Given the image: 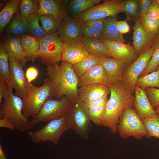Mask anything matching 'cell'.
<instances>
[{
    "label": "cell",
    "mask_w": 159,
    "mask_h": 159,
    "mask_svg": "<svg viewBox=\"0 0 159 159\" xmlns=\"http://www.w3.org/2000/svg\"><path fill=\"white\" fill-rule=\"evenodd\" d=\"M68 0H39L38 15L47 14L52 16L60 21L67 15L65 5Z\"/></svg>",
    "instance_id": "obj_18"
},
{
    "label": "cell",
    "mask_w": 159,
    "mask_h": 159,
    "mask_svg": "<svg viewBox=\"0 0 159 159\" xmlns=\"http://www.w3.org/2000/svg\"><path fill=\"white\" fill-rule=\"evenodd\" d=\"M26 32L31 33L33 36L40 39L47 34L39 23V15L36 14L26 19Z\"/></svg>",
    "instance_id": "obj_35"
},
{
    "label": "cell",
    "mask_w": 159,
    "mask_h": 159,
    "mask_svg": "<svg viewBox=\"0 0 159 159\" xmlns=\"http://www.w3.org/2000/svg\"><path fill=\"white\" fill-rule=\"evenodd\" d=\"M70 129L65 115L61 118L49 121L39 130L30 131L28 135L34 143L49 141L57 144L63 133Z\"/></svg>",
    "instance_id": "obj_10"
},
{
    "label": "cell",
    "mask_w": 159,
    "mask_h": 159,
    "mask_svg": "<svg viewBox=\"0 0 159 159\" xmlns=\"http://www.w3.org/2000/svg\"><path fill=\"white\" fill-rule=\"evenodd\" d=\"M26 62H33L37 59L40 49V39L34 36L22 35L20 37Z\"/></svg>",
    "instance_id": "obj_23"
},
{
    "label": "cell",
    "mask_w": 159,
    "mask_h": 159,
    "mask_svg": "<svg viewBox=\"0 0 159 159\" xmlns=\"http://www.w3.org/2000/svg\"><path fill=\"white\" fill-rule=\"evenodd\" d=\"M110 88V97L98 125L108 127L114 134L117 132V125L124 110L134 107L135 97L124 88L120 81L112 83Z\"/></svg>",
    "instance_id": "obj_2"
},
{
    "label": "cell",
    "mask_w": 159,
    "mask_h": 159,
    "mask_svg": "<svg viewBox=\"0 0 159 159\" xmlns=\"http://www.w3.org/2000/svg\"><path fill=\"white\" fill-rule=\"evenodd\" d=\"M80 42L89 54L101 57H112L106 46L101 39L83 36Z\"/></svg>",
    "instance_id": "obj_22"
},
{
    "label": "cell",
    "mask_w": 159,
    "mask_h": 159,
    "mask_svg": "<svg viewBox=\"0 0 159 159\" xmlns=\"http://www.w3.org/2000/svg\"><path fill=\"white\" fill-rule=\"evenodd\" d=\"M0 159H8L3 151L1 143H0Z\"/></svg>",
    "instance_id": "obj_50"
},
{
    "label": "cell",
    "mask_w": 159,
    "mask_h": 159,
    "mask_svg": "<svg viewBox=\"0 0 159 159\" xmlns=\"http://www.w3.org/2000/svg\"><path fill=\"white\" fill-rule=\"evenodd\" d=\"M107 96V95H106L99 99L87 103H85L86 106L89 108L93 107L105 105L108 101Z\"/></svg>",
    "instance_id": "obj_47"
},
{
    "label": "cell",
    "mask_w": 159,
    "mask_h": 159,
    "mask_svg": "<svg viewBox=\"0 0 159 159\" xmlns=\"http://www.w3.org/2000/svg\"><path fill=\"white\" fill-rule=\"evenodd\" d=\"M155 110L156 113L159 114V106L156 107Z\"/></svg>",
    "instance_id": "obj_51"
},
{
    "label": "cell",
    "mask_w": 159,
    "mask_h": 159,
    "mask_svg": "<svg viewBox=\"0 0 159 159\" xmlns=\"http://www.w3.org/2000/svg\"><path fill=\"white\" fill-rule=\"evenodd\" d=\"M106 46L112 57L122 62L130 64L138 57L134 47L130 42L102 39Z\"/></svg>",
    "instance_id": "obj_15"
},
{
    "label": "cell",
    "mask_w": 159,
    "mask_h": 159,
    "mask_svg": "<svg viewBox=\"0 0 159 159\" xmlns=\"http://www.w3.org/2000/svg\"><path fill=\"white\" fill-rule=\"evenodd\" d=\"M135 92L134 107L140 118L142 119L156 117L158 114L151 105L145 90L136 86Z\"/></svg>",
    "instance_id": "obj_17"
},
{
    "label": "cell",
    "mask_w": 159,
    "mask_h": 159,
    "mask_svg": "<svg viewBox=\"0 0 159 159\" xmlns=\"http://www.w3.org/2000/svg\"><path fill=\"white\" fill-rule=\"evenodd\" d=\"M13 90L8 84L4 102L0 105V118L9 119L15 125L16 129L24 132L32 128L35 124L23 115L22 100L13 93Z\"/></svg>",
    "instance_id": "obj_3"
},
{
    "label": "cell",
    "mask_w": 159,
    "mask_h": 159,
    "mask_svg": "<svg viewBox=\"0 0 159 159\" xmlns=\"http://www.w3.org/2000/svg\"><path fill=\"white\" fill-rule=\"evenodd\" d=\"M148 97L153 108L159 106V89L149 87L145 89Z\"/></svg>",
    "instance_id": "obj_41"
},
{
    "label": "cell",
    "mask_w": 159,
    "mask_h": 159,
    "mask_svg": "<svg viewBox=\"0 0 159 159\" xmlns=\"http://www.w3.org/2000/svg\"><path fill=\"white\" fill-rule=\"evenodd\" d=\"M81 31L83 37L89 38L102 39V33L94 28L81 22Z\"/></svg>",
    "instance_id": "obj_40"
},
{
    "label": "cell",
    "mask_w": 159,
    "mask_h": 159,
    "mask_svg": "<svg viewBox=\"0 0 159 159\" xmlns=\"http://www.w3.org/2000/svg\"><path fill=\"white\" fill-rule=\"evenodd\" d=\"M101 58L92 54L78 64L72 66L75 73L79 78L89 70L101 63Z\"/></svg>",
    "instance_id": "obj_27"
},
{
    "label": "cell",
    "mask_w": 159,
    "mask_h": 159,
    "mask_svg": "<svg viewBox=\"0 0 159 159\" xmlns=\"http://www.w3.org/2000/svg\"><path fill=\"white\" fill-rule=\"evenodd\" d=\"M140 17L144 28L148 32L159 34V21L151 18L146 15Z\"/></svg>",
    "instance_id": "obj_38"
},
{
    "label": "cell",
    "mask_w": 159,
    "mask_h": 159,
    "mask_svg": "<svg viewBox=\"0 0 159 159\" xmlns=\"http://www.w3.org/2000/svg\"><path fill=\"white\" fill-rule=\"evenodd\" d=\"M157 42L159 43V36L158 38Z\"/></svg>",
    "instance_id": "obj_52"
},
{
    "label": "cell",
    "mask_w": 159,
    "mask_h": 159,
    "mask_svg": "<svg viewBox=\"0 0 159 159\" xmlns=\"http://www.w3.org/2000/svg\"><path fill=\"white\" fill-rule=\"evenodd\" d=\"M110 87L100 84H92L78 88L79 98L85 103L100 99L110 93Z\"/></svg>",
    "instance_id": "obj_19"
},
{
    "label": "cell",
    "mask_w": 159,
    "mask_h": 159,
    "mask_svg": "<svg viewBox=\"0 0 159 159\" xmlns=\"http://www.w3.org/2000/svg\"><path fill=\"white\" fill-rule=\"evenodd\" d=\"M105 27L102 32V39L110 40L126 43L122 34L119 31L116 22V17H110L103 19Z\"/></svg>",
    "instance_id": "obj_25"
},
{
    "label": "cell",
    "mask_w": 159,
    "mask_h": 159,
    "mask_svg": "<svg viewBox=\"0 0 159 159\" xmlns=\"http://www.w3.org/2000/svg\"><path fill=\"white\" fill-rule=\"evenodd\" d=\"M154 51L146 67L139 77L144 76L156 70L159 66V43L154 45Z\"/></svg>",
    "instance_id": "obj_37"
},
{
    "label": "cell",
    "mask_w": 159,
    "mask_h": 159,
    "mask_svg": "<svg viewBox=\"0 0 159 159\" xmlns=\"http://www.w3.org/2000/svg\"><path fill=\"white\" fill-rule=\"evenodd\" d=\"M47 78L51 83L50 97L58 100L66 96L72 102L78 99V78L68 62L62 61L59 63L47 66Z\"/></svg>",
    "instance_id": "obj_1"
},
{
    "label": "cell",
    "mask_w": 159,
    "mask_h": 159,
    "mask_svg": "<svg viewBox=\"0 0 159 159\" xmlns=\"http://www.w3.org/2000/svg\"><path fill=\"white\" fill-rule=\"evenodd\" d=\"M0 127L9 129L11 131L16 129L15 125L9 119L3 118L0 119Z\"/></svg>",
    "instance_id": "obj_48"
},
{
    "label": "cell",
    "mask_w": 159,
    "mask_h": 159,
    "mask_svg": "<svg viewBox=\"0 0 159 159\" xmlns=\"http://www.w3.org/2000/svg\"><path fill=\"white\" fill-rule=\"evenodd\" d=\"M6 51L9 56L10 70L8 84L15 90L16 95L22 100L24 99L29 94V84L26 79L23 66L18 62L9 52Z\"/></svg>",
    "instance_id": "obj_12"
},
{
    "label": "cell",
    "mask_w": 159,
    "mask_h": 159,
    "mask_svg": "<svg viewBox=\"0 0 159 159\" xmlns=\"http://www.w3.org/2000/svg\"><path fill=\"white\" fill-rule=\"evenodd\" d=\"M116 130L120 136L123 138L132 136L140 140L146 135L142 120L132 107L124 110L117 125Z\"/></svg>",
    "instance_id": "obj_6"
},
{
    "label": "cell",
    "mask_w": 159,
    "mask_h": 159,
    "mask_svg": "<svg viewBox=\"0 0 159 159\" xmlns=\"http://www.w3.org/2000/svg\"><path fill=\"white\" fill-rule=\"evenodd\" d=\"M26 19L19 14H17L8 26L7 31L10 34L20 35L26 32Z\"/></svg>",
    "instance_id": "obj_31"
},
{
    "label": "cell",
    "mask_w": 159,
    "mask_h": 159,
    "mask_svg": "<svg viewBox=\"0 0 159 159\" xmlns=\"http://www.w3.org/2000/svg\"><path fill=\"white\" fill-rule=\"evenodd\" d=\"M101 0H71L68 1L67 10L74 18L85 11L95 5L100 4Z\"/></svg>",
    "instance_id": "obj_26"
},
{
    "label": "cell",
    "mask_w": 159,
    "mask_h": 159,
    "mask_svg": "<svg viewBox=\"0 0 159 159\" xmlns=\"http://www.w3.org/2000/svg\"><path fill=\"white\" fill-rule=\"evenodd\" d=\"M6 51L9 52L16 61L23 66L26 62L25 53L20 39L15 37H9L4 42Z\"/></svg>",
    "instance_id": "obj_24"
},
{
    "label": "cell",
    "mask_w": 159,
    "mask_h": 159,
    "mask_svg": "<svg viewBox=\"0 0 159 159\" xmlns=\"http://www.w3.org/2000/svg\"><path fill=\"white\" fill-rule=\"evenodd\" d=\"M116 24L119 32L122 34L130 32V26L126 20L122 21H117Z\"/></svg>",
    "instance_id": "obj_46"
},
{
    "label": "cell",
    "mask_w": 159,
    "mask_h": 159,
    "mask_svg": "<svg viewBox=\"0 0 159 159\" xmlns=\"http://www.w3.org/2000/svg\"><path fill=\"white\" fill-rule=\"evenodd\" d=\"M152 1L153 0H139L140 17L146 14Z\"/></svg>",
    "instance_id": "obj_45"
},
{
    "label": "cell",
    "mask_w": 159,
    "mask_h": 159,
    "mask_svg": "<svg viewBox=\"0 0 159 159\" xmlns=\"http://www.w3.org/2000/svg\"><path fill=\"white\" fill-rule=\"evenodd\" d=\"M156 1L158 4H159V0H156Z\"/></svg>",
    "instance_id": "obj_53"
},
{
    "label": "cell",
    "mask_w": 159,
    "mask_h": 159,
    "mask_svg": "<svg viewBox=\"0 0 159 159\" xmlns=\"http://www.w3.org/2000/svg\"><path fill=\"white\" fill-rule=\"evenodd\" d=\"M105 105L95 107L89 109V114L91 121L98 125L104 115Z\"/></svg>",
    "instance_id": "obj_39"
},
{
    "label": "cell",
    "mask_w": 159,
    "mask_h": 159,
    "mask_svg": "<svg viewBox=\"0 0 159 159\" xmlns=\"http://www.w3.org/2000/svg\"><path fill=\"white\" fill-rule=\"evenodd\" d=\"M145 15L151 18L159 21V4L156 0H153Z\"/></svg>",
    "instance_id": "obj_42"
},
{
    "label": "cell",
    "mask_w": 159,
    "mask_h": 159,
    "mask_svg": "<svg viewBox=\"0 0 159 159\" xmlns=\"http://www.w3.org/2000/svg\"><path fill=\"white\" fill-rule=\"evenodd\" d=\"M8 85L6 81L0 80V105L1 104L2 99L6 93Z\"/></svg>",
    "instance_id": "obj_49"
},
{
    "label": "cell",
    "mask_w": 159,
    "mask_h": 159,
    "mask_svg": "<svg viewBox=\"0 0 159 159\" xmlns=\"http://www.w3.org/2000/svg\"><path fill=\"white\" fill-rule=\"evenodd\" d=\"M136 86L144 90L149 87L159 88V66L155 71L139 77L136 82Z\"/></svg>",
    "instance_id": "obj_29"
},
{
    "label": "cell",
    "mask_w": 159,
    "mask_h": 159,
    "mask_svg": "<svg viewBox=\"0 0 159 159\" xmlns=\"http://www.w3.org/2000/svg\"><path fill=\"white\" fill-rule=\"evenodd\" d=\"M51 83L47 78L44 79L43 84L40 87H36L29 84V94L22 100V112L26 118L34 117L39 112L46 100L50 97Z\"/></svg>",
    "instance_id": "obj_5"
},
{
    "label": "cell",
    "mask_w": 159,
    "mask_h": 159,
    "mask_svg": "<svg viewBox=\"0 0 159 159\" xmlns=\"http://www.w3.org/2000/svg\"><path fill=\"white\" fill-rule=\"evenodd\" d=\"M89 54L80 42H64L62 61L67 62L73 66L80 62Z\"/></svg>",
    "instance_id": "obj_20"
},
{
    "label": "cell",
    "mask_w": 159,
    "mask_h": 159,
    "mask_svg": "<svg viewBox=\"0 0 159 159\" xmlns=\"http://www.w3.org/2000/svg\"><path fill=\"white\" fill-rule=\"evenodd\" d=\"M58 32L60 39L65 43L79 42L83 37L80 22L67 14L61 21Z\"/></svg>",
    "instance_id": "obj_14"
},
{
    "label": "cell",
    "mask_w": 159,
    "mask_h": 159,
    "mask_svg": "<svg viewBox=\"0 0 159 159\" xmlns=\"http://www.w3.org/2000/svg\"><path fill=\"white\" fill-rule=\"evenodd\" d=\"M112 83L105 69L100 63L78 78V87L79 88L92 84H100L110 87Z\"/></svg>",
    "instance_id": "obj_16"
},
{
    "label": "cell",
    "mask_w": 159,
    "mask_h": 159,
    "mask_svg": "<svg viewBox=\"0 0 159 159\" xmlns=\"http://www.w3.org/2000/svg\"><path fill=\"white\" fill-rule=\"evenodd\" d=\"M39 9L38 0H21L18 8L20 15L26 19L37 14Z\"/></svg>",
    "instance_id": "obj_30"
},
{
    "label": "cell",
    "mask_w": 159,
    "mask_h": 159,
    "mask_svg": "<svg viewBox=\"0 0 159 159\" xmlns=\"http://www.w3.org/2000/svg\"><path fill=\"white\" fill-rule=\"evenodd\" d=\"M10 78L9 56L4 44L0 46V80L6 81L8 84Z\"/></svg>",
    "instance_id": "obj_33"
},
{
    "label": "cell",
    "mask_w": 159,
    "mask_h": 159,
    "mask_svg": "<svg viewBox=\"0 0 159 159\" xmlns=\"http://www.w3.org/2000/svg\"><path fill=\"white\" fill-rule=\"evenodd\" d=\"M71 103L66 96H63L59 100L49 97L31 121L36 125L40 122L49 121L61 118L65 115Z\"/></svg>",
    "instance_id": "obj_11"
},
{
    "label": "cell",
    "mask_w": 159,
    "mask_h": 159,
    "mask_svg": "<svg viewBox=\"0 0 159 159\" xmlns=\"http://www.w3.org/2000/svg\"><path fill=\"white\" fill-rule=\"evenodd\" d=\"M141 120L146 130V137L147 138L155 137L159 139V114L155 117Z\"/></svg>",
    "instance_id": "obj_36"
},
{
    "label": "cell",
    "mask_w": 159,
    "mask_h": 159,
    "mask_svg": "<svg viewBox=\"0 0 159 159\" xmlns=\"http://www.w3.org/2000/svg\"><path fill=\"white\" fill-rule=\"evenodd\" d=\"M133 27V46L138 56L153 46L157 42L159 34L148 32L145 29L140 17L135 21Z\"/></svg>",
    "instance_id": "obj_13"
},
{
    "label": "cell",
    "mask_w": 159,
    "mask_h": 159,
    "mask_svg": "<svg viewBox=\"0 0 159 159\" xmlns=\"http://www.w3.org/2000/svg\"><path fill=\"white\" fill-rule=\"evenodd\" d=\"M84 23L86 25L102 32L105 27V23L103 19L90 20Z\"/></svg>",
    "instance_id": "obj_43"
},
{
    "label": "cell",
    "mask_w": 159,
    "mask_h": 159,
    "mask_svg": "<svg viewBox=\"0 0 159 159\" xmlns=\"http://www.w3.org/2000/svg\"><path fill=\"white\" fill-rule=\"evenodd\" d=\"M42 27L46 34H52L57 32L60 21L50 15H39Z\"/></svg>",
    "instance_id": "obj_32"
},
{
    "label": "cell",
    "mask_w": 159,
    "mask_h": 159,
    "mask_svg": "<svg viewBox=\"0 0 159 159\" xmlns=\"http://www.w3.org/2000/svg\"><path fill=\"white\" fill-rule=\"evenodd\" d=\"M89 109L79 99L72 102L65 115L71 128L85 140L88 139L92 129Z\"/></svg>",
    "instance_id": "obj_4"
},
{
    "label": "cell",
    "mask_w": 159,
    "mask_h": 159,
    "mask_svg": "<svg viewBox=\"0 0 159 159\" xmlns=\"http://www.w3.org/2000/svg\"><path fill=\"white\" fill-rule=\"evenodd\" d=\"M40 44L37 59L42 63L48 66L62 61L64 42L60 39L58 32L47 34L40 39Z\"/></svg>",
    "instance_id": "obj_7"
},
{
    "label": "cell",
    "mask_w": 159,
    "mask_h": 159,
    "mask_svg": "<svg viewBox=\"0 0 159 159\" xmlns=\"http://www.w3.org/2000/svg\"><path fill=\"white\" fill-rule=\"evenodd\" d=\"M101 63L112 83L120 81L123 72L130 64L113 57H102Z\"/></svg>",
    "instance_id": "obj_21"
},
{
    "label": "cell",
    "mask_w": 159,
    "mask_h": 159,
    "mask_svg": "<svg viewBox=\"0 0 159 159\" xmlns=\"http://www.w3.org/2000/svg\"><path fill=\"white\" fill-rule=\"evenodd\" d=\"M25 74L27 81L30 84L37 78L39 74V72L35 67H31L27 69Z\"/></svg>",
    "instance_id": "obj_44"
},
{
    "label": "cell",
    "mask_w": 159,
    "mask_h": 159,
    "mask_svg": "<svg viewBox=\"0 0 159 159\" xmlns=\"http://www.w3.org/2000/svg\"><path fill=\"white\" fill-rule=\"evenodd\" d=\"M154 51V45L139 55L124 70L120 82L128 92L132 94L135 92L136 81L148 65Z\"/></svg>",
    "instance_id": "obj_8"
},
{
    "label": "cell",
    "mask_w": 159,
    "mask_h": 159,
    "mask_svg": "<svg viewBox=\"0 0 159 159\" xmlns=\"http://www.w3.org/2000/svg\"><path fill=\"white\" fill-rule=\"evenodd\" d=\"M123 12L127 21H135L140 17L139 0H125Z\"/></svg>",
    "instance_id": "obj_34"
},
{
    "label": "cell",
    "mask_w": 159,
    "mask_h": 159,
    "mask_svg": "<svg viewBox=\"0 0 159 159\" xmlns=\"http://www.w3.org/2000/svg\"><path fill=\"white\" fill-rule=\"evenodd\" d=\"M125 0H104L102 4L87 9L74 18L81 22L90 20L115 17L123 12Z\"/></svg>",
    "instance_id": "obj_9"
},
{
    "label": "cell",
    "mask_w": 159,
    "mask_h": 159,
    "mask_svg": "<svg viewBox=\"0 0 159 159\" xmlns=\"http://www.w3.org/2000/svg\"><path fill=\"white\" fill-rule=\"evenodd\" d=\"M21 0H10L0 11V31L1 33L9 22L14 14L17 11Z\"/></svg>",
    "instance_id": "obj_28"
}]
</instances>
